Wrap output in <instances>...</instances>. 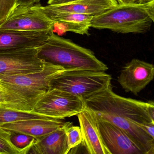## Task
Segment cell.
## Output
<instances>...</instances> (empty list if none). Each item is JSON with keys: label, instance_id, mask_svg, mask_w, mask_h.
I'll return each mask as SVG.
<instances>
[{"label": "cell", "instance_id": "6da1fadb", "mask_svg": "<svg viewBox=\"0 0 154 154\" xmlns=\"http://www.w3.org/2000/svg\"><path fill=\"white\" fill-rule=\"evenodd\" d=\"M153 104V101L145 102L118 95L112 91V85L84 100L85 109L119 128L143 154H154V139L143 128L154 123L149 112Z\"/></svg>", "mask_w": 154, "mask_h": 154}, {"label": "cell", "instance_id": "7a4b0ae2", "mask_svg": "<svg viewBox=\"0 0 154 154\" xmlns=\"http://www.w3.org/2000/svg\"><path fill=\"white\" fill-rule=\"evenodd\" d=\"M66 70L45 62L41 71L27 74L0 76V93L3 106L29 112L50 89L51 81Z\"/></svg>", "mask_w": 154, "mask_h": 154}, {"label": "cell", "instance_id": "3957f363", "mask_svg": "<svg viewBox=\"0 0 154 154\" xmlns=\"http://www.w3.org/2000/svg\"><path fill=\"white\" fill-rule=\"evenodd\" d=\"M38 56L44 62L59 66L66 71L105 72L109 69L91 49L56 35L54 32L39 48Z\"/></svg>", "mask_w": 154, "mask_h": 154}, {"label": "cell", "instance_id": "277c9868", "mask_svg": "<svg viewBox=\"0 0 154 154\" xmlns=\"http://www.w3.org/2000/svg\"><path fill=\"white\" fill-rule=\"evenodd\" d=\"M154 21V0L145 3L118 4L93 17L91 28L121 34H142L150 30Z\"/></svg>", "mask_w": 154, "mask_h": 154}, {"label": "cell", "instance_id": "5b68a950", "mask_svg": "<svg viewBox=\"0 0 154 154\" xmlns=\"http://www.w3.org/2000/svg\"><path fill=\"white\" fill-rule=\"evenodd\" d=\"M112 76L105 72L65 71L54 78L50 88L66 92L84 100L111 85Z\"/></svg>", "mask_w": 154, "mask_h": 154}, {"label": "cell", "instance_id": "8992f818", "mask_svg": "<svg viewBox=\"0 0 154 154\" xmlns=\"http://www.w3.org/2000/svg\"><path fill=\"white\" fill-rule=\"evenodd\" d=\"M85 109L84 101L72 94L50 88L31 112L57 119L77 115Z\"/></svg>", "mask_w": 154, "mask_h": 154}, {"label": "cell", "instance_id": "52a82bcc", "mask_svg": "<svg viewBox=\"0 0 154 154\" xmlns=\"http://www.w3.org/2000/svg\"><path fill=\"white\" fill-rule=\"evenodd\" d=\"M55 24L38 9L37 4L19 5L0 23V29L39 32L54 30Z\"/></svg>", "mask_w": 154, "mask_h": 154}, {"label": "cell", "instance_id": "ba28073f", "mask_svg": "<svg viewBox=\"0 0 154 154\" xmlns=\"http://www.w3.org/2000/svg\"><path fill=\"white\" fill-rule=\"evenodd\" d=\"M39 48L0 53V76L27 74L41 71L45 62L38 56Z\"/></svg>", "mask_w": 154, "mask_h": 154}, {"label": "cell", "instance_id": "9c48e42d", "mask_svg": "<svg viewBox=\"0 0 154 154\" xmlns=\"http://www.w3.org/2000/svg\"><path fill=\"white\" fill-rule=\"evenodd\" d=\"M92 113L102 140L110 154H143L122 130Z\"/></svg>", "mask_w": 154, "mask_h": 154}, {"label": "cell", "instance_id": "30bf717a", "mask_svg": "<svg viewBox=\"0 0 154 154\" xmlns=\"http://www.w3.org/2000/svg\"><path fill=\"white\" fill-rule=\"evenodd\" d=\"M154 76L152 64L134 58L123 66L118 81L125 92L137 95L153 80Z\"/></svg>", "mask_w": 154, "mask_h": 154}, {"label": "cell", "instance_id": "8fae6325", "mask_svg": "<svg viewBox=\"0 0 154 154\" xmlns=\"http://www.w3.org/2000/svg\"><path fill=\"white\" fill-rule=\"evenodd\" d=\"M54 30L29 32L0 29V53L41 47Z\"/></svg>", "mask_w": 154, "mask_h": 154}, {"label": "cell", "instance_id": "7c38bea8", "mask_svg": "<svg viewBox=\"0 0 154 154\" xmlns=\"http://www.w3.org/2000/svg\"><path fill=\"white\" fill-rule=\"evenodd\" d=\"M37 5L39 9L55 22V25L61 26V30L64 33L71 32L83 35H90L89 30L92 16L54 10L47 6H42L40 2Z\"/></svg>", "mask_w": 154, "mask_h": 154}, {"label": "cell", "instance_id": "4fadbf2b", "mask_svg": "<svg viewBox=\"0 0 154 154\" xmlns=\"http://www.w3.org/2000/svg\"><path fill=\"white\" fill-rule=\"evenodd\" d=\"M82 141L87 153L90 154H110L100 136L93 113L84 109L77 115Z\"/></svg>", "mask_w": 154, "mask_h": 154}, {"label": "cell", "instance_id": "5bb4252c", "mask_svg": "<svg viewBox=\"0 0 154 154\" xmlns=\"http://www.w3.org/2000/svg\"><path fill=\"white\" fill-rule=\"evenodd\" d=\"M63 120L29 119L5 123L0 127L11 133H21L39 137L51 133L63 126Z\"/></svg>", "mask_w": 154, "mask_h": 154}, {"label": "cell", "instance_id": "9a60e30c", "mask_svg": "<svg viewBox=\"0 0 154 154\" xmlns=\"http://www.w3.org/2000/svg\"><path fill=\"white\" fill-rule=\"evenodd\" d=\"M70 122L51 133L36 138L28 154H67L70 151L66 134Z\"/></svg>", "mask_w": 154, "mask_h": 154}, {"label": "cell", "instance_id": "2e32d148", "mask_svg": "<svg viewBox=\"0 0 154 154\" xmlns=\"http://www.w3.org/2000/svg\"><path fill=\"white\" fill-rule=\"evenodd\" d=\"M118 5L116 0H78L56 6L48 5L51 9L95 17Z\"/></svg>", "mask_w": 154, "mask_h": 154}, {"label": "cell", "instance_id": "e0dca14e", "mask_svg": "<svg viewBox=\"0 0 154 154\" xmlns=\"http://www.w3.org/2000/svg\"><path fill=\"white\" fill-rule=\"evenodd\" d=\"M37 119H55L34 112L13 109L0 105V125L20 121Z\"/></svg>", "mask_w": 154, "mask_h": 154}, {"label": "cell", "instance_id": "ac0fdd59", "mask_svg": "<svg viewBox=\"0 0 154 154\" xmlns=\"http://www.w3.org/2000/svg\"><path fill=\"white\" fill-rule=\"evenodd\" d=\"M35 140L33 136L21 133H12L11 137L12 144L19 149L21 154H28Z\"/></svg>", "mask_w": 154, "mask_h": 154}, {"label": "cell", "instance_id": "d6986e66", "mask_svg": "<svg viewBox=\"0 0 154 154\" xmlns=\"http://www.w3.org/2000/svg\"><path fill=\"white\" fill-rule=\"evenodd\" d=\"M12 133L0 127V154H21L11 140Z\"/></svg>", "mask_w": 154, "mask_h": 154}, {"label": "cell", "instance_id": "ffe728a7", "mask_svg": "<svg viewBox=\"0 0 154 154\" xmlns=\"http://www.w3.org/2000/svg\"><path fill=\"white\" fill-rule=\"evenodd\" d=\"M66 134L70 150L82 144V137L81 129L78 126H73L72 122H70L66 128Z\"/></svg>", "mask_w": 154, "mask_h": 154}, {"label": "cell", "instance_id": "44dd1931", "mask_svg": "<svg viewBox=\"0 0 154 154\" xmlns=\"http://www.w3.org/2000/svg\"><path fill=\"white\" fill-rule=\"evenodd\" d=\"M17 5L18 0H0V23L6 19Z\"/></svg>", "mask_w": 154, "mask_h": 154}, {"label": "cell", "instance_id": "7402d4cb", "mask_svg": "<svg viewBox=\"0 0 154 154\" xmlns=\"http://www.w3.org/2000/svg\"><path fill=\"white\" fill-rule=\"evenodd\" d=\"M144 131L152 138L154 139V123H149L143 126Z\"/></svg>", "mask_w": 154, "mask_h": 154}, {"label": "cell", "instance_id": "603a6c76", "mask_svg": "<svg viewBox=\"0 0 154 154\" xmlns=\"http://www.w3.org/2000/svg\"><path fill=\"white\" fill-rule=\"evenodd\" d=\"M78 0H48V4L50 6H56L66 4L70 2L77 1Z\"/></svg>", "mask_w": 154, "mask_h": 154}, {"label": "cell", "instance_id": "cb8c5ba5", "mask_svg": "<svg viewBox=\"0 0 154 154\" xmlns=\"http://www.w3.org/2000/svg\"><path fill=\"white\" fill-rule=\"evenodd\" d=\"M118 4H132L143 3L142 0H116Z\"/></svg>", "mask_w": 154, "mask_h": 154}, {"label": "cell", "instance_id": "d4e9b609", "mask_svg": "<svg viewBox=\"0 0 154 154\" xmlns=\"http://www.w3.org/2000/svg\"><path fill=\"white\" fill-rule=\"evenodd\" d=\"M32 0H18V5H32Z\"/></svg>", "mask_w": 154, "mask_h": 154}, {"label": "cell", "instance_id": "484cf974", "mask_svg": "<svg viewBox=\"0 0 154 154\" xmlns=\"http://www.w3.org/2000/svg\"><path fill=\"white\" fill-rule=\"evenodd\" d=\"M3 104H4V100H3V99L2 98L1 94L0 93V105L3 106Z\"/></svg>", "mask_w": 154, "mask_h": 154}, {"label": "cell", "instance_id": "4316f807", "mask_svg": "<svg viewBox=\"0 0 154 154\" xmlns=\"http://www.w3.org/2000/svg\"><path fill=\"white\" fill-rule=\"evenodd\" d=\"M40 1H41V0H32V5H34V4L39 3Z\"/></svg>", "mask_w": 154, "mask_h": 154}, {"label": "cell", "instance_id": "83f0119b", "mask_svg": "<svg viewBox=\"0 0 154 154\" xmlns=\"http://www.w3.org/2000/svg\"><path fill=\"white\" fill-rule=\"evenodd\" d=\"M151 1H153V0H143V2H144V3H145V2H149Z\"/></svg>", "mask_w": 154, "mask_h": 154}, {"label": "cell", "instance_id": "f1b7e54d", "mask_svg": "<svg viewBox=\"0 0 154 154\" xmlns=\"http://www.w3.org/2000/svg\"><path fill=\"white\" fill-rule=\"evenodd\" d=\"M142 1L143 2V3H144V2H143V0H142Z\"/></svg>", "mask_w": 154, "mask_h": 154}]
</instances>
